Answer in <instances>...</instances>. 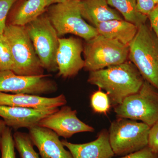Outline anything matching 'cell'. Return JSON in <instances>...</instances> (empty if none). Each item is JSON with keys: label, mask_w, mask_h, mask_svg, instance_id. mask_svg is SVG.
Segmentation results:
<instances>
[{"label": "cell", "mask_w": 158, "mask_h": 158, "mask_svg": "<svg viewBox=\"0 0 158 158\" xmlns=\"http://www.w3.org/2000/svg\"><path fill=\"white\" fill-rule=\"evenodd\" d=\"M119 158H158V155L153 152L148 146L143 149L123 156Z\"/></svg>", "instance_id": "obj_27"}, {"label": "cell", "mask_w": 158, "mask_h": 158, "mask_svg": "<svg viewBox=\"0 0 158 158\" xmlns=\"http://www.w3.org/2000/svg\"><path fill=\"white\" fill-rule=\"evenodd\" d=\"M73 158H112L115 155L110 145L109 132L102 130L97 139L84 144H73L62 140Z\"/></svg>", "instance_id": "obj_14"}, {"label": "cell", "mask_w": 158, "mask_h": 158, "mask_svg": "<svg viewBox=\"0 0 158 158\" xmlns=\"http://www.w3.org/2000/svg\"><path fill=\"white\" fill-rule=\"evenodd\" d=\"M79 2L67 0L47 8L46 13L59 37L71 34L87 41L98 35L96 29L82 17Z\"/></svg>", "instance_id": "obj_4"}, {"label": "cell", "mask_w": 158, "mask_h": 158, "mask_svg": "<svg viewBox=\"0 0 158 158\" xmlns=\"http://www.w3.org/2000/svg\"><path fill=\"white\" fill-rule=\"evenodd\" d=\"M148 19L149 20L150 26L158 40V3L153 10L148 15Z\"/></svg>", "instance_id": "obj_28"}, {"label": "cell", "mask_w": 158, "mask_h": 158, "mask_svg": "<svg viewBox=\"0 0 158 158\" xmlns=\"http://www.w3.org/2000/svg\"><path fill=\"white\" fill-rule=\"evenodd\" d=\"M84 44L80 38L70 37L59 38L56 61L58 75L63 78L75 77L85 67L82 57Z\"/></svg>", "instance_id": "obj_10"}, {"label": "cell", "mask_w": 158, "mask_h": 158, "mask_svg": "<svg viewBox=\"0 0 158 158\" xmlns=\"http://www.w3.org/2000/svg\"><path fill=\"white\" fill-rule=\"evenodd\" d=\"M138 11L148 16L157 5L153 0H136Z\"/></svg>", "instance_id": "obj_26"}, {"label": "cell", "mask_w": 158, "mask_h": 158, "mask_svg": "<svg viewBox=\"0 0 158 158\" xmlns=\"http://www.w3.org/2000/svg\"><path fill=\"white\" fill-rule=\"evenodd\" d=\"M3 35L9 44L13 56V72L27 76L44 74V69L36 54L25 26L6 25Z\"/></svg>", "instance_id": "obj_3"}, {"label": "cell", "mask_w": 158, "mask_h": 158, "mask_svg": "<svg viewBox=\"0 0 158 158\" xmlns=\"http://www.w3.org/2000/svg\"><path fill=\"white\" fill-rule=\"evenodd\" d=\"M14 62L11 49L3 34L0 35V71L13 72Z\"/></svg>", "instance_id": "obj_22"}, {"label": "cell", "mask_w": 158, "mask_h": 158, "mask_svg": "<svg viewBox=\"0 0 158 158\" xmlns=\"http://www.w3.org/2000/svg\"><path fill=\"white\" fill-rule=\"evenodd\" d=\"M38 125L52 130L59 137L65 139L71 138L77 133L93 132L94 131L92 127L78 118L76 110L65 105L40 120Z\"/></svg>", "instance_id": "obj_11"}, {"label": "cell", "mask_w": 158, "mask_h": 158, "mask_svg": "<svg viewBox=\"0 0 158 158\" xmlns=\"http://www.w3.org/2000/svg\"><path fill=\"white\" fill-rule=\"evenodd\" d=\"M66 103L67 100L63 94L55 97L48 98L25 94H9L0 92V106L46 109L59 108Z\"/></svg>", "instance_id": "obj_15"}, {"label": "cell", "mask_w": 158, "mask_h": 158, "mask_svg": "<svg viewBox=\"0 0 158 158\" xmlns=\"http://www.w3.org/2000/svg\"><path fill=\"white\" fill-rule=\"evenodd\" d=\"M25 27L44 70L57 71L56 56L59 37L46 12Z\"/></svg>", "instance_id": "obj_8"}, {"label": "cell", "mask_w": 158, "mask_h": 158, "mask_svg": "<svg viewBox=\"0 0 158 158\" xmlns=\"http://www.w3.org/2000/svg\"><path fill=\"white\" fill-rule=\"evenodd\" d=\"M90 104L95 113L100 114H106L111 106L107 94L100 89L92 94L90 97Z\"/></svg>", "instance_id": "obj_23"}, {"label": "cell", "mask_w": 158, "mask_h": 158, "mask_svg": "<svg viewBox=\"0 0 158 158\" xmlns=\"http://www.w3.org/2000/svg\"><path fill=\"white\" fill-rule=\"evenodd\" d=\"M16 0H0V35H2L11 6Z\"/></svg>", "instance_id": "obj_24"}, {"label": "cell", "mask_w": 158, "mask_h": 158, "mask_svg": "<svg viewBox=\"0 0 158 158\" xmlns=\"http://www.w3.org/2000/svg\"><path fill=\"white\" fill-rule=\"evenodd\" d=\"M29 135L34 145L39 151L40 158H73L52 130L35 126L28 129Z\"/></svg>", "instance_id": "obj_13"}, {"label": "cell", "mask_w": 158, "mask_h": 158, "mask_svg": "<svg viewBox=\"0 0 158 158\" xmlns=\"http://www.w3.org/2000/svg\"><path fill=\"white\" fill-rule=\"evenodd\" d=\"M107 2L122 15L124 20L138 27L146 23L148 19L147 16L138 11L136 0H107Z\"/></svg>", "instance_id": "obj_19"}, {"label": "cell", "mask_w": 158, "mask_h": 158, "mask_svg": "<svg viewBox=\"0 0 158 158\" xmlns=\"http://www.w3.org/2000/svg\"><path fill=\"white\" fill-rule=\"evenodd\" d=\"M156 3V4H157L158 3V0H153Z\"/></svg>", "instance_id": "obj_31"}, {"label": "cell", "mask_w": 158, "mask_h": 158, "mask_svg": "<svg viewBox=\"0 0 158 158\" xmlns=\"http://www.w3.org/2000/svg\"><path fill=\"white\" fill-rule=\"evenodd\" d=\"M118 118L139 120L151 127L158 121V90L144 80L137 93L114 107Z\"/></svg>", "instance_id": "obj_7"}, {"label": "cell", "mask_w": 158, "mask_h": 158, "mask_svg": "<svg viewBox=\"0 0 158 158\" xmlns=\"http://www.w3.org/2000/svg\"><path fill=\"white\" fill-rule=\"evenodd\" d=\"M66 1L67 0H45V2L47 7H48L54 4L64 2Z\"/></svg>", "instance_id": "obj_29"}, {"label": "cell", "mask_w": 158, "mask_h": 158, "mask_svg": "<svg viewBox=\"0 0 158 158\" xmlns=\"http://www.w3.org/2000/svg\"><path fill=\"white\" fill-rule=\"evenodd\" d=\"M49 74L19 75L10 70L0 71V92L41 95L56 92L58 85Z\"/></svg>", "instance_id": "obj_9"}, {"label": "cell", "mask_w": 158, "mask_h": 158, "mask_svg": "<svg viewBox=\"0 0 158 158\" xmlns=\"http://www.w3.org/2000/svg\"><path fill=\"white\" fill-rule=\"evenodd\" d=\"M79 5L82 17L94 27L104 22L123 19L118 11L110 7L107 0H81Z\"/></svg>", "instance_id": "obj_17"}, {"label": "cell", "mask_w": 158, "mask_h": 158, "mask_svg": "<svg viewBox=\"0 0 158 158\" xmlns=\"http://www.w3.org/2000/svg\"><path fill=\"white\" fill-rule=\"evenodd\" d=\"M6 123L3 120H0V136L6 127Z\"/></svg>", "instance_id": "obj_30"}, {"label": "cell", "mask_w": 158, "mask_h": 158, "mask_svg": "<svg viewBox=\"0 0 158 158\" xmlns=\"http://www.w3.org/2000/svg\"><path fill=\"white\" fill-rule=\"evenodd\" d=\"M129 48L130 62L158 90V40L150 24L145 23L138 27Z\"/></svg>", "instance_id": "obj_2"}, {"label": "cell", "mask_w": 158, "mask_h": 158, "mask_svg": "<svg viewBox=\"0 0 158 158\" xmlns=\"http://www.w3.org/2000/svg\"><path fill=\"white\" fill-rule=\"evenodd\" d=\"M148 146L158 155V121L150 127Z\"/></svg>", "instance_id": "obj_25"}, {"label": "cell", "mask_w": 158, "mask_h": 158, "mask_svg": "<svg viewBox=\"0 0 158 158\" xmlns=\"http://www.w3.org/2000/svg\"><path fill=\"white\" fill-rule=\"evenodd\" d=\"M144 79L130 61L112 65L95 71L90 72L88 83L106 91L111 105L121 104L126 98L137 93Z\"/></svg>", "instance_id": "obj_1"}, {"label": "cell", "mask_w": 158, "mask_h": 158, "mask_svg": "<svg viewBox=\"0 0 158 158\" xmlns=\"http://www.w3.org/2000/svg\"><path fill=\"white\" fill-rule=\"evenodd\" d=\"M45 0H16L11 6L6 25L25 27L46 11Z\"/></svg>", "instance_id": "obj_16"}, {"label": "cell", "mask_w": 158, "mask_h": 158, "mask_svg": "<svg viewBox=\"0 0 158 158\" xmlns=\"http://www.w3.org/2000/svg\"><path fill=\"white\" fill-rule=\"evenodd\" d=\"M150 127L144 123L129 118L114 120L108 132L114 154L124 156L147 147Z\"/></svg>", "instance_id": "obj_6"}, {"label": "cell", "mask_w": 158, "mask_h": 158, "mask_svg": "<svg viewBox=\"0 0 158 158\" xmlns=\"http://www.w3.org/2000/svg\"><path fill=\"white\" fill-rule=\"evenodd\" d=\"M12 129L6 127L0 136L1 158H16Z\"/></svg>", "instance_id": "obj_21"}, {"label": "cell", "mask_w": 158, "mask_h": 158, "mask_svg": "<svg viewBox=\"0 0 158 158\" xmlns=\"http://www.w3.org/2000/svg\"><path fill=\"white\" fill-rule=\"evenodd\" d=\"M78 1H81V0H78Z\"/></svg>", "instance_id": "obj_33"}, {"label": "cell", "mask_w": 158, "mask_h": 158, "mask_svg": "<svg viewBox=\"0 0 158 158\" xmlns=\"http://www.w3.org/2000/svg\"><path fill=\"white\" fill-rule=\"evenodd\" d=\"M95 28L98 34L106 38L116 40L129 45L135 36L138 27L124 19H114L98 24Z\"/></svg>", "instance_id": "obj_18"}, {"label": "cell", "mask_w": 158, "mask_h": 158, "mask_svg": "<svg viewBox=\"0 0 158 158\" xmlns=\"http://www.w3.org/2000/svg\"><path fill=\"white\" fill-rule=\"evenodd\" d=\"M85 41L84 69L89 72L124 63L128 59L129 46L116 40L98 34Z\"/></svg>", "instance_id": "obj_5"}, {"label": "cell", "mask_w": 158, "mask_h": 158, "mask_svg": "<svg viewBox=\"0 0 158 158\" xmlns=\"http://www.w3.org/2000/svg\"><path fill=\"white\" fill-rule=\"evenodd\" d=\"M15 148L21 158H40L34 148L29 134L15 131L13 134Z\"/></svg>", "instance_id": "obj_20"}, {"label": "cell", "mask_w": 158, "mask_h": 158, "mask_svg": "<svg viewBox=\"0 0 158 158\" xmlns=\"http://www.w3.org/2000/svg\"><path fill=\"white\" fill-rule=\"evenodd\" d=\"M59 110V108L34 109L0 106V117L6 126L17 131L38 125L40 120Z\"/></svg>", "instance_id": "obj_12"}, {"label": "cell", "mask_w": 158, "mask_h": 158, "mask_svg": "<svg viewBox=\"0 0 158 158\" xmlns=\"http://www.w3.org/2000/svg\"><path fill=\"white\" fill-rule=\"evenodd\" d=\"M1 150H0V156H1Z\"/></svg>", "instance_id": "obj_32"}]
</instances>
